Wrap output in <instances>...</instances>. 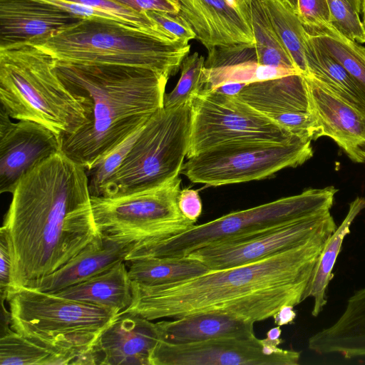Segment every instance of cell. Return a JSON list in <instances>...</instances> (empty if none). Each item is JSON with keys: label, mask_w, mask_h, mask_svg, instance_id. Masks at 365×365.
Segmentation results:
<instances>
[{"label": "cell", "mask_w": 365, "mask_h": 365, "mask_svg": "<svg viewBox=\"0 0 365 365\" xmlns=\"http://www.w3.org/2000/svg\"><path fill=\"white\" fill-rule=\"evenodd\" d=\"M282 1L297 14L298 0H282Z\"/></svg>", "instance_id": "f6af8a7d"}, {"label": "cell", "mask_w": 365, "mask_h": 365, "mask_svg": "<svg viewBox=\"0 0 365 365\" xmlns=\"http://www.w3.org/2000/svg\"><path fill=\"white\" fill-rule=\"evenodd\" d=\"M192 125L187 153L230 142L264 141L279 144L308 142L281 127L235 96L202 91L191 103Z\"/></svg>", "instance_id": "8fae6325"}, {"label": "cell", "mask_w": 365, "mask_h": 365, "mask_svg": "<svg viewBox=\"0 0 365 365\" xmlns=\"http://www.w3.org/2000/svg\"><path fill=\"white\" fill-rule=\"evenodd\" d=\"M306 60L308 76L320 82L332 94L365 114V89L309 36Z\"/></svg>", "instance_id": "d4e9b609"}, {"label": "cell", "mask_w": 365, "mask_h": 365, "mask_svg": "<svg viewBox=\"0 0 365 365\" xmlns=\"http://www.w3.org/2000/svg\"><path fill=\"white\" fill-rule=\"evenodd\" d=\"M235 96L307 141L324 136L322 126L312 109L305 77L301 73L249 83Z\"/></svg>", "instance_id": "5bb4252c"}, {"label": "cell", "mask_w": 365, "mask_h": 365, "mask_svg": "<svg viewBox=\"0 0 365 365\" xmlns=\"http://www.w3.org/2000/svg\"><path fill=\"white\" fill-rule=\"evenodd\" d=\"M179 175L155 187L116 197L91 196L96 225L102 235L135 244L163 241L195 225L180 212Z\"/></svg>", "instance_id": "9c48e42d"}, {"label": "cell", "mask_w": 365, "mask_h": 365, "mask_svg": "<svg viewBox=\"0 0 365 365\" xmlns=\"http://www.w3.org/2000/svg\"><path fill=\"white\" fill-rule=\"evenodd\" d=\"M0 291L1 300L6 301L12 288L11 257L9 243L4 232L0 230Z\"/></svg>", "instance_id": "74e56055"}, {"label": "cell", "mask_w": 365, "mask_h": 365, "mask_svg": "<svg viewBox=\"0 0 365 365\" xmlns=\"http://www.w3.org/2000/svg\"><path fill=\"white\" fill-rule=\"evenodd\" d=\"M0 108V192L12 193L30 170L61 151V137L31 120L13 123Z\"/></svg>", "instance_id": "9a60e30c"}, {"label": "cell", "mask_w": 365, "mask_h": 365, "mask_svg": "<svg viewBox=\"0 0 365 365\" xmlns=\"http://www.w3.org/2000/svg\"><path fill=\"white\" fill-rule=\"evenodd\" d=\"M54 71L71 91L91 101L88 121L61 138V151L86 170L164 105L168 79L149 68L56 60Z\"/></svg>", "instance_id": "3957f363"}, {"label": "cell", "mask_w": 365, "mask_h": 365, "mask_svg": "<svg viewBox=\"0 0 365 365\" xmlns=\"http://www.w3.org/2000/svg\"><path fill=\"white\" fill-rule=\"evenodd\" d=\"M332 233L248 264L210 270L167 284L132 282L133 300L123 311L148 320L195 314H227L253 323L272 317L285 305H298L325 243Z\"/></svg>", "instance_id": "7a4b0ae2"}, {"label": "cell", "mask_w": 365, "mask_h": 365, "mask_svg": "<svg viewBox=\"0 0 365 365\" xmlns=\"http://www.w3.org/2000/svg\"><path fill=\"white\" fill-rule=\"evenodd\" d=\"M351 6L358 12L361 11L362 0H347Z\"/></svg>", "instance_id": "ee69618b"}, {"label": "cell", "mask_w": 365, "mask_h": 365, "mask_svg": "<svg viewBox=\"0 0 365 365\" xmlns=\"http://www.w3.org/2000/svg\"><path fill=\"white\" fill-rule=\"evenodd\" d=\"M83 19L43 0H0V49L37 46Z\"/></svg>", "instance_id": "2e32d148"}, {"label": "cell", "mask_w": 365, "mask_h": 365, "mask_svg": "<svg viewBox=\"0 0 365 365\" xmlns=\"http://www.w3.org/2000/svg\"><path fill=\"white\" fill-rule=\"evenodd\" d=\"M36 46L58 61L146 68L168 79L177 73L190 49L187 42L105 18L83 19Z\"/></svg>", "instance_id": "5b68a950"}, {"label": "cell", "mask_w": 365, "mask_h": 365, "mask_svg": "<svg viewBox=\"0 0 365 365\" xmlns=\"http://www.w3.org/2000/svg\"><path fill=\"white\" fill-rule=\"evenodd\" d=\"M6 302L13 330L70 353L76 364L93 365L92 349L118 314L106 307L25 287H12Z\"/></svg>", "instance_id": "8992f818"}, {"label": "cell", "mask_w": 365, "mask_h": 365, "mask_svg": "<svg viewBox=\"0 0 365 365\" xmlns=\"http://www.w3.org/2000/svg\"><path fill=\"white\" fill-rule=\"evenodd\" d=\"M312 155L311 141L230 142L187 158L180 173L195 183L220 186L269 178L284 168L302 165Z\"/></svg>", "instance_id": "30bf717a"}, {"label": "cell", "mask_w": 365, "mask_h": 365, "mask_svg": "<svg viewBox=\"0 0 365 365\" xmlns=\"http://www.w3.org/2000/svg\"><path fill=\"white\" fill-rule=\"evenodd\" d=\"M205 58L197 52L187 56L181 64V76L173 90L165 94V108L191 103L203 89Z\"/></svg>", "instance_id": "1f68e13d"}, {"label": "cell", "mask_w": 365, "mask_h": 365, "mask_svg": "<svg viewBox=\"0 0 365 365\" xmlns=\"http://www.w3.org/2000/svg\"><path fill=\"white\" fill-rule=\"evenodd\" d=\"M330 24L341 35L351 41L365 43V27L359 13L347 0H327Z\"/></svg>", "instance_id": "e575fe53"}, {"label": "cell", "mask_w": 365, "mask_h": 365, "mask_svg": "<svg viewBox=\"0 0 365 365\" xmlns=\"http://www.w3.org/2000/svg\"><path fill=\"white\" fill-rule=\"evenodd\" d=\"M273 26L298 71L308 76V33L297 14L282 0H263Z\"/></svg>", "instance_id": "f1b7e54d"}, {"label": "cell", "mask_w": 365, "mask_h": 365, "mask_svg": "<svg viewBox=\"0 0 365 365\" xmlns=\"http://www.w3.org/2000/svg\"><path fill=\"white\" fill-rule=\"evenodd\" d=\"M160 340L156 323L121 312L95 343L91 351L93 365H150L152 352Z\"/></svg>", "instance_id": "e0dca14e"}, {"label": "cell", "mask_w": 365, "mask_h": 365, "mask_svg": "<svg viewBox=\"0 0 365 365\" xmlns=\"http://www.w3.org/2000/svg\"><path fill=\"white\" fill-rule=\"evenodd\" d=\"M76 358L65 351L30 339L8 328L1 331L0 365L75 364Z\"/></svg>", "instance_id": "83f0119b"}, {"label": "cell", "mask_w": 365, "mask_h": 365, "mask_svg": "<svg viewBox=\"0 0 365 365\" xmlns=\"http://www.w3.org/2000/svg\"><path fill=\"white\" fill-rule=\"evenodd\" d=\"M297 316L294 306L285 305L282 307L273 317L274 322L277 326L282 327L293 323Z\"/></svg>", "instance_id": "60d3db41"}, {"label": "cell", "mask_w": 365, "mask_h": 365, "mask_svg": "<svg viewBox=\"0 0 365 365\" xmlns=\"http://www.w3.org/2000/svg\"><path fill=\"white\" fill-rule=\"evenodd\" d=\"M365 208V198L356 197L349 205L348 213L342 222L329 237L319 257L308 284L305 299L312 297V314L317 317L327 304V289L333 278V269L341 251L345 237L350 233V226Z\"/></svg>", "instance_id": "484cf974"}, {"label": "cell", "mask_w": 365, "mask_h": 365, "mask_svg": "<svg viewBox=\"0 0 365 365\" xmlns=\"http://www.w3.org/2000/svg\"><path fill=\"white\" fill-rule=\"evenodd\" d=\"M94 6L107 11L118 21L151 32L166 39L177 41L152 20L146 12H140L113 0H64Z\"/></svg>", "instance_id": "836d02e7"}, {"label": "cell", "mask_w": 365, "mask_h": 365, "mask_svg": "<svg viewBox=\"0 0 365 365\" xmlns=\"http://www.w3.org/2000/svg\"><path fill=\"white\" fill-rule=\"evenodd\" d=\"M3 225L12 287H27L61 268L101 238L86 168L62 151L19 181Z\"/></svg>", "instance_id": "6da1fadb"}, {"label": "cell", "mask_w": 365, "mask_h": 365, "mask_svg": "<svg viewBox=\"0 0 365 365\" xmlns=\"http://www.w3.org/2000/svg\"><path fill=\"white\" fill-rule=\"evenodd\" d=\"M140 12L156 11L177 14L179 5L176 0H113Z\"/></svg>", "instance_id": "f35d334b"}, {"label": "cell", "mask_w": 365, "mask_h": 365, "mask_svg": "<svg viewBox=\"0 0 365 365\" xmlns=\"http://www.w3.org/2000/svg\"><path fill=\"white\" fill-rule=\"evenodd\" d=\"M125 262L132 282L145 286L178 282L210 271L204 264L188 256L145 257Z\"/></svg>", "instance_id": "4316f807"}, {"label": "cell", "mask_w": 365, "mask_h": 365, "mask_svg": "<svg viewBox=\"0 0 365 365\" xmlns=\"http://www.w3.org/2000/svg\"><path fill=\"white\" fill-rule=\"evenodd\" d=\"M281 327L277 326L270 329L267 333V338L272 341H279L282 342L283 340L280 339V336L282 334Z\"/></svg>", "instance_id": "b9f144b4"}, {"label": "cell", "mask_w": 365, "mask_h": 365, "mask_svg": "<svg viewBox=\"0 0 365 365\" xmlns=\"http://www.w3.org/2000/svg\"><path fill=\"white\" fill-rule=\"evenodd\" d=\"M192 125L191 103L163 107L142 127L102 196L116 197L158 187L180 173Z\"/></svg>", "instance_id": "ba28073f"}, {"label": "cell", "mask_w": 365, "mask_h": 365, "mask_svg": "<svg viewBox=\"0 0 365 365\" xmlns=\"http://www.w3.org/2000/svg\"><path fill=\"white\" fill-rule=\"evenodd\" d=\"M177 14L208 50L215 46L253 44L250 14L230 0H176Z\"/></svg>", "instance_id": "ac0fdd59"}, {"label": "cell", "mask_w": 365, "mask_h": 365, "mask_svg": "<svg viewBox=\"0 0 365 365\" xmlns=\"http://www.w3.org/2000/svg\"><path fill=\"white\" fill-rule=\"evenodd\" d=\"M203 90L228 83H249L299 73L294 71L261 66L255 43L215 46L207 50Z\"/></svg>", "instance_id": "44dd1931"}, {"label": "cell", "mask_w": 365, "mask_h": 365, "mask_svg": "<svg viewBox=\"0 0 365 365\" xmlns=\"http://www.w3.org/2000/svg\"><path fill=\"white\" fill-rule=\"evenodd\" d=\"M312 109L328 136L356 163H365V114L341 100L320 82L304 76Z\"/></svg>", "instance_id": "d6986e66"}, {"label": "cell", "mask_w": 365, "mask_h": 365, "mask_svg": "<svg viewBox=\"0 0 365 365\" xmlns=\"http://www.w3.org/2000/svg\"><path fill=\"white\" fill-rule=\"evenodd\" d=\"M361 11L363 13V24L365 27V0H362L361 3Z\"/></svg>", "instance_id": "bcb514c9"}, {"label": "cell", "mask_w": 365, "mask_h": 365, "mask_svg": "<svg viewBox=\"0 0 365 365\" xmlns=\"http://www.w3.org/2000/svg\"><path fill=\"white\" fill-rule=\"evenodd\" d=\"M308 348L319 354L365 358V287L349 298L334 324L309 338Z\"/></svg>", "instance_id": "7402d4cb"}, {"label": "cell", "mask_w": 365, "mask_h": 365, "mask_svg": "<svg viewBox=\"0 0 365 365\" xmlns=\"http://www.w3.org/2000/svg\"><path fill=\"white\" fill-rule=\"evenodd\" d=\"M54 294L106 307L120 314L132 302V281L124 261Z\"/></svg>", "instance_id": "cb8c5ba5"}, {"label": "cell", "mask_w": 365, "mask_h": 365, "mask_svg": "<svg viewBox=\"0 0 365 365\" xmlns=\"http://www.w3.org/2000/svg\"><path fill=\"white\" fill-rule=\"evenodd\" d=\"M150 18L177 41L187 42L195 38V34L189 24L178 14L166 12L146 11Z\"/></svg>", "instance_id": "8d00e7d4"}, {"label": "cell", "mask_w": 365, "mask_h": 365, "mask_svg": "<svg viewBox=\"0 0 365 365\" xmlns=\"http://www.w3.org/2000/svg\"><path fill=\"white\" fill-rule=\"evenodd\" d=\"M178 204L182 214L188 220L196 222L202 211V204L199 193L191 188L180 190Z\"/></svg>", "instance_id": "ab89813d"}, {"label": "cell", "mask_w": 365, "mask_h": 365, "mask_svg": "<svg viewBox=\"0 0 365 365\" xmlns=\"http://www.w3.org/2000/svg\"><path fill=\"white\" fill-rule=\"evenodd\" d=\"M297 14L304 27L331 25L327 0H298Z\"/></svg>", "instance_id": "d590c367"}, {"label": "cell", "mask_w": 365, "mask_h": 365, "mask_svg": "<svg viewBox=\"0 0 365 365\" xmlns=\"http://www.w3.org/2000/svg\"><path fill=\"white\" fill-rule=\"evenodd\" d=\"M141 128L102 158L91 170H86L91 196H102L106 185L120 167Z\"/></svg>", "instance_id": "d6a6232c"}, {"label": "cell", "mask_w": 365, "mask_h": 365, "mask_svg": "<svg viewBox=\"0 0 365 365\" xmlns=\"http://www.w3.org/2000/svg\"><path fill=\"white\" fill-rule=\"evenodd\" d=\"M337 226L330 210L278 226L240 241L215 244L197 249L187 256L200 261L210 270L248 264L301 245Z\"/></svg>", "instance_id": "4fadbf2b"}, {"label": "cell", "mask_w": 365, "mask_h": 365, "mask_svg": "<svg viewBox=\"0 0 365 365\" xmlns=\"http://www.w3.org/2000/svg\"><path fill=\"white\" fill-rule=\"evenodd\" d=\"M134 243L128 238L102 235L61 268L25 287L58 292L125 261Z\"/></svg>", "instance_id": "ffe728a7"}, {"label": "cell", "mask_w": 365, "mask_h": 365, "mask_svg": "<svg viewBox=\"0 0 365 365\" xmlns=\"http://www.w3.org/2000/svg\"><path fill=\"white\" fill-rule=\"evenodd\" d=\"M250 11L258 63L300 73L277 34L263 0H251Z\"/></svg>", "instance_id": "f546056e"}, {"label": "cell", "mask_w": 365, "mask_h": 365, "mask_svg": "<svg viewBox=\"0 0 365 365\" xmlns=\"http://www.w3.org/2000/svg\"><path fill=\"white\" fill-rule=\"evenodd\" d=\"M337 192L333 186L308 189L247 210L195 225L169 239L134 244L125 261L145 257H180L201 247L250 238L278 226L330 210Z\"/></svg>", "instance_id": "52a82bcc"}, {"label": "cell", "mask_w": 365, "mask_h": 365, "mask_svg": "<svg viewBox=\"0 0 365 365\" xmlns=\"http://www.w3.org/2000/svg\"><path fill=\"white\" fill-rule=\"evenodd\" d=\"M56 61L34 45L0 49V101L11 118L41 123L62 138L88 121L92 103L61 81Z\"/></svg>", "instance_id": "277c9868"}, {"label": "cell", "mask_w": 365, "mask_h": 365, "mask_svg": "<svg viewBox=\"0 0 365 365\" xmlns=\"http://www.w3.org/2000/svg\"><path fill=\"white\" fill-rule=\"evenodd\" d=\"M235 6L247 14H250V4L251 0H230Z\"/></svg>", "instance_id": "7bdbcfd3"}, {"label": "cell", "mask_w": 365, "mask_h": 365, "mask_svg": "<svg viewBox=\"0 0 365 365\" xmlns=\"http://www.w3.org/2000/svg\"><path fill=\"white\" fill-rule=\"evenodd\" d=\"M253 322L213 312L195 314L156 323L160 341L183 344L219 338H250L255 336Z\"/></svg>", "instance_id": "603a6c76"}, {"label": "cell", "mask_w": 365, "mask_h": 365, "mask_svg": "<svg viewBox=\"0 0 365 365\" xmlns=\"http://www.w3.org/2000/svg\"><path fill=\"white\" fill-rule=\"evenodd\" d=\"M267 339L219 338L173 344L160 341L150 365H297L300 353L279 347Z\"/></svg>", "instance_id": "7c38bea8"}, {"label": "cell", "mask_w": 365, "mask_h": 365, "mask_svg": "<svg viewBox=\"0 0 365 365\" xmlns=\"http://www.w3.org/2000/svg\"><path fill=\"white\" fill-rule=\"evenodd\" d=\"M304 28L310 38L365 89V47L346 38L331 25Z\"/></svg>", "instance_id": "4dcf8cb0"}]
</instances>
